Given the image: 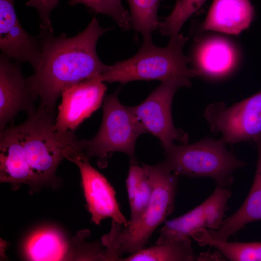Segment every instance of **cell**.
Here are the masks:
<instances>
[{
    "label": "cell",
    "mask_w": 261,
    "mask_h": 261,
    "mask_svg": "<svg viewBox=\"0 0 261 261\" xmlns=\"http://www.w3.org/2000/svg\"><path fill=\"white\" fill-rule=\"evenodd\" d=\"M108 29L102 27L94 17L87 28L75 36H56L53 30L40 25L38 36L42 53L38 67L27 77L40 100L39 107L55 112L58 99L68 87L101 76L108 65L96 52L100 37Z\"/></svg>",
    "instance_id": "1"
},
{
    "label": "cell",
    "mask_w": 261,
    "mask_h": 261,
    "mask_svg": "<svg viewBox=\"0 0 261 261\" xmlns=\"http://www.w3.org/2000/svg\"><path fill=\"white\" fill-rule=\"evenodd\" d=\"M142 165L152 184L150 202L137 222L124 226L112 221L109 232L101 240L107 261H119L123 254H133L145 247L156 229L174 210L179 176L163 162L154 165Z\"/></svg>",
    "instance_id": "2"
},
{
    "label": "cell",
    "mask_w": 261,
    "mask_h": 261,
    "mask_svg": "<svg viewBox=\"0 0 261 261\" xmlns=\"http://www.w3.org/2000/svg\"><path fill=\"white\" fill-rule=\"evenodd\" d=\"M188 37L179 34L171 37L165 47H159L152 41L144 42L132 57L107 66L101 76L102 81L123 84L136 80L161 81L175 78H190L200 75L195 69H190V59L183 48Z\"/></svg>",
    "instance_id": "3"
},
{
    "label": "cell",
    "mask_w": 261,
    "mask_h": 261,
    "mask_svg": "<svg viewBox=\"0 0 261 261\" xmlns=\"http://www.w3.org/2000/svg\"><path fill=\"white\" fill-rule=\"evenodd\" d=\"M55 112L39 107L18 126L29 163L39 188L56 179V172L65 159L64 149L78 139L74 132L55 129Z\"/></svg>",
    "instance_id": "4"
},
{
    "label": "cell",
    "mask_w": 261,
    "mask_h": 261,
    "mask_svg": "<svg viewBox=\"0 0 261 261\" xmlns=\"http://www.w3.org/2000/svg\"><path fill=\"white\" fill-rule=\"evenodd\" d=\"M221 140L209 138L190 145L171 143L163 147L166 158L162 161L176 175L188 177H209L217 187L228 188L233 173L246 165L226 148Z\"/></svg>",
    "instance_id": "5"
},
{
    "label": "cell",
    "mask_w": 261,
    "mask_h": 261,
    "mask_svg": "<svg viewBox=\"0 0 261 261\" xmlns=\"http://www.w3.org/2000/svg\"><path fill=\"white\" fill-rule=\"evenodd\" d=\"M103 116L100 128L90 140L77 139V146L90 159L95 157L103 168L115 152H123L135 159V144L138 137L147 133L129 107L118 99V91L104 97Z\"/></svg>",
    "instance_id": "6"
},
{
    "label": "cell",
    "mask_w": 261,
    "mask_h": 261,
    "mask_svg": "<svg viewBox=\"0 0 261 261\" xmlns=\"http://www.w3.org/2000/svg\"><path fill=\"white\" fill-rule=\"evenodd\" d=\"M204 116L212 132H220L226 145L261 138V90L227 107L224 102L211 103Z\"/></svg>",
    "instance_id": "7"
},
{
    "label": "cell",
    "mask_w": 261,
    "mask_h": 261,
    "mask_svg": "<svg viewBox=\"0 0 261 261\" xmlns=\"http://www.w3.org/2000/svg\"><path fill=\"white\" fill-rule=\"evenodd\" d=\"M188 78H175L161 81L141 104L129 107L147 132L160 139L162 146L178 141L182 144L188 142V134L174 125L172 103L174 93L181 87H189Z\"/></svg>",
    "instance_id": "8"
},
{
    "label": "cell",
    "mask_w": 261,
    "mask_h": 261,
    "mask_svg": "<svg viewBox=\"0 0 261 261\" xmlns=\"http://www.w3.org/2000/svg\"><path fill=\"white\" fill-rule=\"evenodd\" d=\"M65 159L78 167L84 196L91 219L99 225L106 218L125 226L128 221L121 211L113 186L100 172L89 163V159L74 143L63 150Z\"/></svg>",
    "instance_id": "9"
},
{
    "label": "cell",
    "mask_w": 261,
    "mask_h": 261,
    "mask_svg": "<svg viewBox=\"0 0 261 261\" xmlns=\"http://www.w3.org/2000/svg\"><path fill=\"white\" fill-rule=\"evenodd\" d=\"M232 192L228 188L217 187L203 203L187 213L165 221L155 245L170 241L190 238L202 229L216 230L221 226Z\"/></svg>",
    "instance_id": "10"
},
{
    "label": "cell",
    "mask_w": 261,
    "mask_h": 261,
    "mask_svg": "<svg viewBox=\"0 0 261 261\" xmlns=\"http://www.w3.org/2000/svg\"><path fill=\"white\" fill-rule=\"evenodd\" d=\"M107 90L101 76L84 80L62 92L55 129L59 132H74L78 126L100 108Z\"/></svg>",
    "instance_id": "11"
},
{
    "label": "cell",
    "mask_w": 261,
    "mask_h": 261,
    "mask_svg": "<svg viewBox=\"0 0 261 261\" xmlns=\"http://www.w3.org/2000/svg\"><path fill=\"white\" fill-rule=\"evenodd\" d=\"M38 99L18 66L3 54L0 57V130L6 129L21 111L36 110Z\"/></svg>",
    "instance_id": "12"
},
{
    "label": "cell",
    "mask_w": 261,
    "mask_h": 261,
    "mask_svg": "<svg viewBox=\"0 0 261 261\" xmlns=\"http://www.w3.org/2000/svg\"><path fill=\"white\" fill-rule=\"evenodd\" d=\"M0 49L14 62L39 65L42 53L38 37L28 33L16 15L14 0H0Z\"/></svg>",
    "instance_id": "13"
},
{
    "label": "cell",
    "mask_w": 261,
    "mask_h": 261,
    "mask_svg": "<svg viewBox=\"0 0 261 261\" xmlns=\"http://www.w3.org/2000/svg\"><path fill=\"white\" fill-rule=\"evenodd\" d=\"M0 180L9 183L14 189L22 184L32 191L38 188L22 144L18 126L0 131Z\"/></svg>",
    "instance_id": "14"
},
{
    "label": "cell",
    "mask_w": 261,
    "mask_h": 261,
    "mask_svg": "<svg viewBox=\"0 0 261 261\" xmlns=\"http://www.w3.org/2000/svg\"><path fill=\"white\" fill-rule=\"evenodd\" d=\"M253 15L250 0H214L201 29L237 35L248 27Z\"/></svg>",
    "instance_id": "15"
},
{
    "label": "cell",
    "mask_w": 261,
    "mask_h": 261,
    "mask_svg": "<svg viewBox=\"0 0 261 261\" xmlns=\"http://www.w3.org/2000/svg\"><path fill=\"white\" fill-rule=\"evenodd\" d=\"M236 53L228 40L219 37H210L197 45L193 59L200 75L210 78L223 77L233 69Z\"/></svg>",
    "instance_id": "16"
},
{
    "label": "cell",
    "mask_w": 261,
    "mask_h": 261,
    "mask_svg": "<svg viewBox=\"0 0 261 261\" xmlns=\"http://www.w3.org/2000/svg\"><path fill=\"white\" fill-rule=\"evenodd\" d=\"M255 143L258 161L250 190L240 208L232 216L224 219L218 230H208L209 234L215 239L228 241L248 223L261 220V138Z\"/></svg>",
    "instance_id": "17"
},
{
    "label": "cell",
    "mask_w": 261,
    "mask_h": 261,
    "mask_svg": "<svg viewBox=\"0 0 261 261\" xmlns=\"http://www.w3.org/2000/svg\"><path fill=\"white\" fill-rule=\"evenodd\" d=\"M197 256L192 246L190 238L170 241L144 247L119 261H194Z\"/></svg>",
    "instance_id": "18"
},
{
    "label": "cell",
    "mask_w": 261,
    "mask_h": 261,
    "mask_svg": "<svg viewBox=\"0 0 261 261\" xmlns=\"http://www.w3.org/2000/svg\"><path fill=\"white\" fill-rule=\"evenodd\" d=\"M63 236L52 229L35 232L28 239L26 253L32 261H57L64 259L68 248Z\"/></svg>",
    "instance_id": "19"
},
{
    "label": "cell",
    "mask_w": 261,
    "mask_h": 261,
    "mask_svg": "<svg viewBox=\"0 0 261 261\" xmlns=\"http://www.w3.org/2000/svg\"><path fill=\"white\" fill-rule=\"evenodd\" d=\"M202 246L209 245L231 261H261V242H230L215 239L206 229H200L191 236Z\"/></svg>",
    "instance_id": "20"
},
{
    "label": "cell",
    "mask_w": 261,
    "mask_h": 261,
    "mask_svg": "<svg viewBox=\"0 0 261 261\" xmlns=\"http://www.w3.org/2000/svg\"><path fill=\"white\" fill-rule=\"evenodd\" d=\"M131 25L144 38L152 41V33L159 28L160 0H128Z\"/></svg>",
    "instance_id": "21"
},
{
    "label": "cell",
    "mask_w": 261,
    "mask_h": 261,
    "mask_svg": "<svg viewBox=\"0 0 261 261\" xmlns=\"http://www.w3.org/2000/svg\"><path fill=\"white\" fill-rule=\"evenodd\" d=\"M79 3L96 13L110 17L123 30L131 26L130 12L124 7L122 0H70L68 3L72 6Z\"/></svg>",
    "instance_id": "22"
},
{
    "label": "cell",
    "mask_w": 261,
    "mask_h": 261,
    "mask_svg": "<svg viewBox=\"0 0 261 261\" xmlns=\"http://www.w3.org/2000/svg\"><path fill=\"white\" fill-rule=\"evenodd\" d=\"M207 0H176L171 14L165 18L166 27L174 32L180 31L187 20Z\"/></svg>",
    "instance_id": "23"
},
{
    "label": "cell",
    "mask_w": 261,
    "mask_h": 261,
    "mask_svg": "<svg viewBox=\"0 0 261 261\" xmlns=\"http://www.w3.org/2000/svg\"><path fill=\"white\" fill-rule=\"evenodd\" d=\"M152 192V184L146 170V174L143 178L132 201L129 203L130 219L129 224L135 223L141 218L148 205Z\"/></svg>",
    "instance_id": "24"
},
{
    "label": "cell",
    "mask_w": 261,
    "mask_h": 261,
    "mask_svg": "<svg viewBox=\"0 0 261 261\" xmlns=\"http://www.w3.org/2000/svg\"><path fill=\"white\" fill-rule=\"evenodd\" d=\"M58 1L59 0H29L26 3V5L35 8L41 20V25L53 30L50 14L58 6Z\"/></svg>",
    "instance_id": "25"
}]
</instances>
